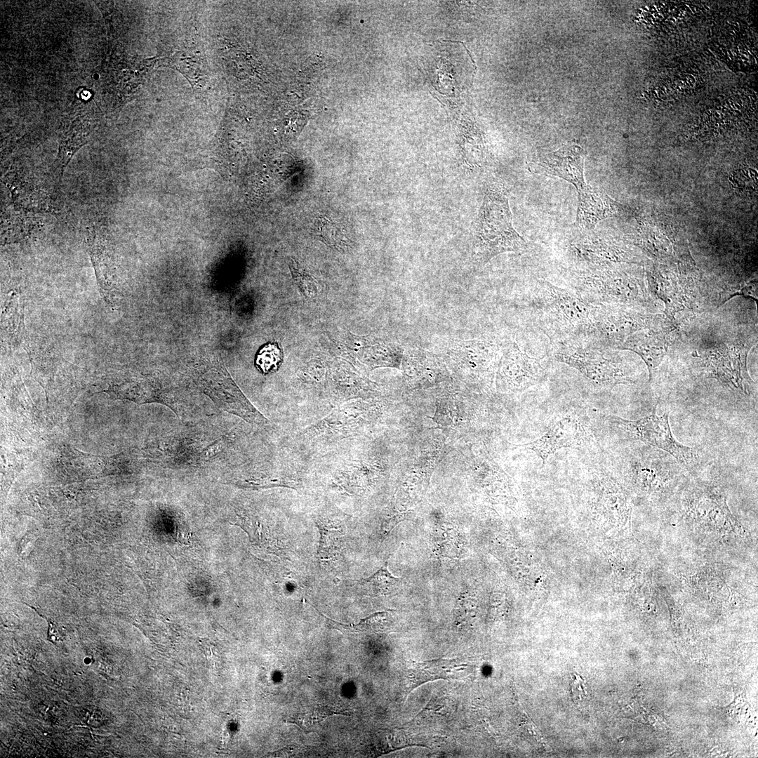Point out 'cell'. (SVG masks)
<instances>
[{
	"instance_id": "cell-1",
	"label": "cell",
	"mask_w": 758,
	"mask_h": 758,
	"mask_svg": "<svg viewBox=\"0 0 758 758\" xmlns=\"http://www.w3.org/2000/svg\"><path fill=\"white\" fill-rule=\"evenodd\" d=\"M532 303L538 326L552 347L587 345L594 335L591 305L576 292L540 279Z\"/></svg>"
},
{
	"instance_id": "cell-2",
	"label": "cell",
	"mask_w": 758,
	"mask_h": 758,
	"mask_svg": "<svg viewBox=\"0 0 758 758\" xmlns=\"http://www.w3.org/2000/svg\"><path fill=\"white\" fill-rule=\"evenodd\" d=\"M526 246L525 239L512 225L506 190L500 184L490 185L476 220L472 254L474 261L483 266L499 254L521 252Z\"/></svg>"
},
{
	"instance_id": "cell-3",
	"label": "cell",
	"mask_w": 758,
	"mask_h": 758,
	"mask_svg": "<svg viewBox=\"0 0 758 758\" xmlns=\"http://www.w3.org/2000/svg\"><path fill=\"white\" fill-rule=\"evenodd\" d=\"M606 423L610 431L620 440L641 442L663 450L690 472L701 467L698 450L684 445L674 437L668 411L659 415L654 408L650 415L636 420L609 415L606 417Z\"/></svg>"
},
{
	"instance_id": "cell-4",
	"label": "cell",
	"mask_w": 758,
	"mask_h": 758,
	"mask_svg": "<svg viewBox=\"0 0 758 758\" xmlns=\"http://www.w3.org/2000/svg\"><path fill=\"white\" fill-rule=\"evenodd\" d=\"M426 79L434 91L456 97L472 80L474 64L465 46L454 41L434 44L423 59Z\"/></svg>"
},
{
	"instance_id": "cell-5",
	"label": "cell",
	"mask_w": 758,
	"mask_h": 758,
	"mask_svg": "<svg viewBox=\"0 0 758 758\" xmlns=\"http://www.w3.org/2000/svg\"><path fill=\"white\" fill-rule=\"evenodd\" d=\"M641 444L631 448L620 463V467L641 490L649 492L661 488L686 470L668 453Z\"/></svg>"
},
{
	"instance_id": "cell-6",
	"label": "cell",
	"mask_w": 758,
	"mask_h": 758,
	"mask_svg": "<svg viewBox=\"0 0 758 758\" xmlns=\"http://www.w3.org/2000/svg\"><path fill=\"white\" fill-rule=\"evenodd\" d=\"M556 361L578 370L596 385L609 386L630 380L621 366L606 359L587 345L553 347Z\"/></svg>"
},
{
	"instance_id": "cell-7",
	"label": "cell",
	"mask_w": 758,
	"mask_h": 758,
	"mask_svg": "<svg viewBox=\"0 0 758 758\" xmlns=\"http://www.w3.org/2000/svg\"><path fill=\"white\" fill-rule=\"evenodd\" d=\"M585 157L586 152L581 147L566 145L542 157L533 167L536 173L559 177L572 184L578 192L579 203L595 193L585 180Z\"/></svg>"
},
{
	"instance_id": "cell-8",
	"label": "cell",
	"mask_w": 758,
	"mask_h": 758,
	"mask_svg": "<svg viewBox=\"0 0 758 758\" xmlns=\"http://www.w3.org/2000/svg\"><path fill=\"white\" fill-rule=\"evenodd\" d=\"M544 377L545 369L540 359L521 351L515 343L505 348L498 373L500 386L514 392H523L540 383Z\"/></svg>"
},
{
	"instance_id": "cell-9",
	"label": "cell",
	"mask_w": 758,
	"mask_h": 758,
	"mask_svg": "<svg viewBox=\"0 0 758 758\" xmlns=\"http://www.w3.org/2000/svg\"><path fill=\"white\" fill-rule=\"evenodd\" d=\"M587 438V432L581 421L574 415H566L558 418L543 435L524 446L534 452L544 465L558 450L580 446L585 444Z\"/></svg>"
},
{
	"instance_id": "cell-10",
	"label": "cell",
	"mask_w": 758,
	"mask_h": 758,
	"mask_svg": "<svg viewBox=\"0 0 758 758\" xmlns=\"http://www.w3.org/2000/svg\"><path fill=\"white\" fill-rule=\"evenodd\" d=\"M62 467L66 472L78 479H94L115 473L116 464L113 458L94 455L70 448L61 458Z\"/></svg>"
},
{
	"instance_id": "cell-11",
	"label": "cell",
	"mask_w": 758,
	"mask_h": 758,
	"mask_svg": "<svg viewBox=\"0 0 758 758\" xmlns=\"http://www.w3.org/2000/svg\"><path fill=\"white\" fill-rule=\"evenodd\" d=\"M93 128L92 120L87 116H81L63 133L55 161L56 167L62 174L74 154L87 142Z\"/></svg>"
},
{
	"instance_id": "cell-12",
	"label": "cell",
	"mask_w": 758,
	"mask_h": 758,
	"mask_svg": "<svg viewBox=\"0 0 758 758\" xmlns=\"http://www.w3.org/2000/svg\"><path fill=\"white\" fill-rule=\"evenodd\" d=\"M455 659H435L415 663L409 670L408 691L429 681L451 679L461 670Z\"/></svg>"
},
{
	"instance_id": "cell-13",
	"label": "cell",
	"mask_w": 758,
	"mask_h": 758,
	"mask_svg": "<svg viewBox=\"0 0 758 758\" xmlns=\"http://www.w3.org/2000/svg\"><path fill=\"white\" fill-rule=\"evenodd\" d=\"M315 523L320 533L318 557L321 561H328L335 559L341 552L344 531L339 521L331 519L324 514L318 513Z\"/></svg>"
},
{
	"instance_id": "cell-14",
	"label": "cell",
	"mask_w": 758,
	"mask_h": 758,
	"mask_svg": "<svg viewBox=\"0 0 758 758\" xmlns=\"http://www.w3.org/2000/svg\"><path fill=\"white\" fill-rule=\"evenodd\" d=\"M314 227L319 238L327 245L338 250L348 248L347 232L337 222L326 215H320L316 220Z\"/></svg>"
},
{
	"instance_id": "cell-15",
	"label": "cell",
	"mask_w": 758,
	"mask_h": 758,
	"mask_svg": "<svg viewBox=\"0 0 758 758\" xmlns=\"http://www.w3.org/2000/svg\"><path fill=\"white\" fill-rule=\"evenodd\" d=\"M363 585L368 586L380 594L392 593L401 584V578L392 575L388 570V561L371 576L361 581Z\"/></svg>"
},
{
	"instance_id": "cell-16",
	"label": "cell",
	"mask_w": 758,
	"mask_h": 758,
	"mask_svg": "<svg viewBox=\"0 0 758 758\" xmlns=\"http://www.w3.org/2000/svg\"><path fill=\"white\" fill-rule=\"evenodd\" d=\"M388 616L387 612L375 613L362 619L356 625H345L324 617L331 627L347 632H377L383 629Z\"/></svg>"
},
{
	"instance_id": "cell-17",
	"label": "cell",
	"mask_w": 758,
	"mask_h": 758,
	"mask_svg": "<svg viewBox=\"0 0 758 758\" xmlns=\"http://www.w3.org/2000/svg\"><path fill=\"white\" fill-rule=\"evenodd\" d=\"M345 712L346 710H340L328 705H319L314 707L311 712L291 716L287 722L295 724L301 729L305 730L306 729L312 727L316 723L323 721L325 718L331 714H347V712Z\"/></svg>"
},
{
	"instance_id": "cell-18",
	"label": "cell",
	"mask_w": 758,
	"mask_h": 758,
	"mask_svg": "<svg viewBox=\"0 0 758 758\" xmlns=\"http://www.w3.org/2000/svg\"><path fill=\"white\" fill-rule=\"evenodd\" d=\"M281 358L282 354L279 347L276 344L270 343L258 352L256 365L262 373H267L278 368Z\"/></svg>"
},
{
	"instance_id": "cell-19",
	"label": "cell",
	"mask_w": 758,
	"mask_h": 758,
	"mask_svg": "<svg viewBox=\"0 0 758 758\" xmlns=\"http://www.w3.org/2000/svg\"><path fill=\"white\" fill-rule=\"evenodd\" d=\"M289 268L293 278L303 294L306 296L314 297L318 291V284L316 280L292 259L289 262Z\"/></svg>"
},
{
	"instance_id": "cell-20",
	"label": "cell",
	"mask_w": 758,
	"mask_h": 758,
	"mask_svg": "<svg viewBox=\"0 0 758 758\" xmlns=\"http://www.w3.org/2000/svg\"><path fill=\"white\" fill-rule=\"evenodd\" d=\"M586 683L579 675L574 674L571 682V695L574 701H580L585 698L587 695Z\"/></svg>"
},
{
	"instance_id": "cell-21",
	"label": "cell",
	"mask_w": 758,
	"mask_h": 758,
	"mask_svg": "<svg viewBox=\"0 0 758 758\" xmlns=\"http://www.w3.org/2000/svg\"><path fill=\"white\" fill-rule=\"evenodd\" d=\"M404 520H405V515L400 514L394 515L387 519L385 521L381 528L383 536L388 534L398 523Z\"/></svg>"
}]
</instances>
